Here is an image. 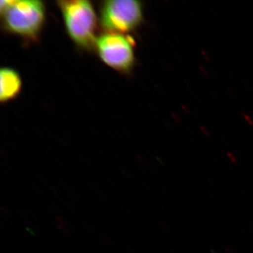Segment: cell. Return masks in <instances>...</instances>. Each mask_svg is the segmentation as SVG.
<instances>
[{
	"label": "cell",
	"mask_w": 253,
	"mask_h": 253,
	"mask_svg": "<svg viewBox=\"0 0 253 253\" xmlns=\"http://www.w3.org/2000/svg\"><path fill=\"white\" fill-rule=\"evenodd\" d=\"M0 14L5 31L33 41L39 38L46 20L45 6L38 0H2Z\"/></svg>",
	"instance_id": "6da1fadb"
},
{
	"label": "cell",
	"mask_w": 253,
	"mask_h": 253,
	"mask_svg": "<svg viewBox=\"0 0 253 253\" xmlns=\"http://www.w3.org/2000/svg\"><path fill=\"white\" fill-rule=\"evenodd\" d=\"M68 36L83 49L95 46L97 17L94 6L86 0H63L57 1Z\"/></svg>",
	"instance_id": "7a4b0ae2"
},
{
	"label": "cell",
	"mask_w": 253,
	"mask_h": 253,
	"mask_svg": "<svg viewBox=\"0 0 253 253\" xmlns=\"http://www.w3.org/2000/svg\"><path fill=\"white\" fill-rule=\"evenodd\" d=\"M143 20L140 1L109 0L103 1L100 9V23L106 33L127 34L135 31Z\"/></svg>",
	"instance_id": "3957f363"
},
{
	"label": "cell",
	"mask_w": 253,
	"mask_h": 253,
	"mask_svg": "<svg viewBox=\"0 0 253 253\" xmlns=\"http://www.w3.org/2000/svg\"><path fill=\"white\" fill-rule=\"evenodd\" d=\"M94 47L100 59L115 71L129 73L134 67V42L130 37L106 33L96 38Z\"/></svg>",
	"instance_id": "277c9868"
},
{
	"label": "cell",
	"mask_w": 253,
	"mask_h": 253,
	"mask_svg": "<svg viewBox=\"0 0 253 253\" xmlns=\"http://www.w3.org/2000/svg\"><path fill=\"white\" fill-rule=\"evenodd\" d=\"M22 89L21 76L16 70L2 68L0 71V101L6 103L17 97Z\"/></svg>",
	"instance_id": "5b68a950"
},
{
	"label": "cell",
	"mask_w": 253,
	"mask_h": 253,
	"mask_svg": "<svg viewBox=\"0 0 253 253\" xmlns=\"http://www.w3.org/2000/svg\"><path fill=\"white\" fill-rule=\"evenodd\" d=\"M58 224L57 226L60 231H62L63 234L65 235H68L69 234V229H68V222L66 219H63V217L57 216Z\"/></svg>",
	"instance_id": "8992f818"
},
{
	"label": "cell",
	"mask_w": 253,
	"mask_h": 253,
	"mask_svg": "<svg viewBox=\"0 0 253 253\" xmlns=\"http://www.w3.org/2000/svg\"><path fill=\"white\" fill-rule=\"evenodd\" d=\"M1 212H2V214H4V215L6 216V217H9V216H11V212H9V210H8L7 208H4L1 206Z\"/></svg>",
	"instance_id": "52a82bcc"
},
{
	"label": "cell",
	"mask_w": 253,
	"mask_h": 253,
	"mask_svg": "<svg viewBox=\"0 0 253 253\" xmlns=\"http://www.w3.org/2000/svg\"><path fill=\"white\" fill-rule=\"evenodd\" d=\"M101 239H102L103 241H104V242H106V243L110 242V240L109 239V238L107 237V236L102 235V236H101Z\"/></svg>",
	"instance_id": "ba28073f"
},
{
	"label": "cell",
	"mask_w": 253,
	"mask_h": 253,
	"mask_svg": "<svg viewBox=\"0 0 253 253\" xmlns=\"http://www.w3.org/2000/svg\"><path fill=\"white\" fill-rule=\"evenodd\" d=\"M226 253H234V251H232V249H231L230 248L226 247Z\"/></svg>",
	"instance_id": "9c48e42d"
}]
</instances>
